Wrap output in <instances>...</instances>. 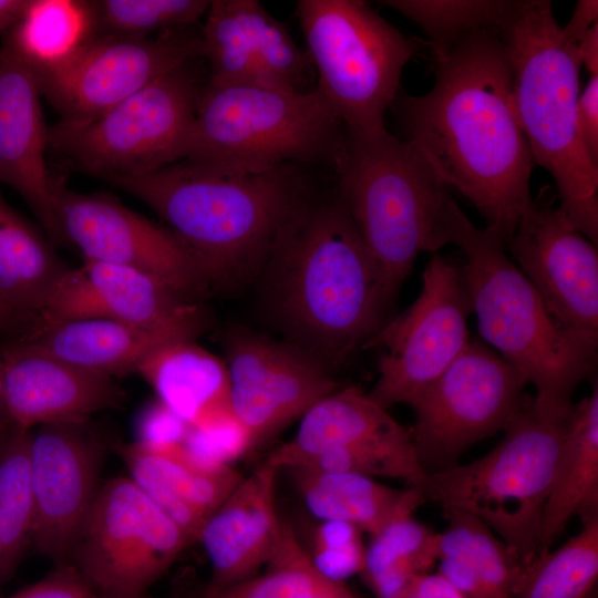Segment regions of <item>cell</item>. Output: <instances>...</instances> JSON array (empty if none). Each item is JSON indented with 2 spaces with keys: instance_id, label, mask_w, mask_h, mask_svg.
Returning <instances> with one entry per match:
<instances>
[{
  "instance_id": "cell-40",
  "label": "cell",
  "mask_w": 598,
  "mask_h": 598,
  "mask_svg": "<svg viewBox=\"0 0 598 598\" xmlns=\"http://www.w3.org/2000/svg\"><path fill=\"white\" fill-rule=\"evenodd\" d=\"M189 425L159 400L147 405L136 423L138 443L151 446L183 444Z\"/></svg>"
},
{
  "instance_id": "cell-38",
  "label": "cell",
  "mask_w": 598,
  "mask_h": 598,
  "mask_svg": "<svg viewBox=\"0 0 598 598\" xmlns=\"http://www.w3.org/2000/svg\"><path fill=\"white\" fill-rule=\"evenodd\" d=\"M206 0H103L92 3L103 34L146 38L153 31L189 28L204 16Z\"/></svg>"
},
{
  "instance_id": "cell-47",
  "label": "cell",
  "mask_w": 598,
  "mask_h": 598,
  "mask_svg": "<svg viewBox=\"0 0 598 598\" xmlns=\"http://www.w3.org/2000/svg\"><path fill=\"white\" fill-rule=\"evenodd\" d=\"M315 598H354V596L343 582L324 579Z\"/></svg>"
},
{
  "instance_id": "cell-1",
  "label": "cell",
  "mask_w": 598,
  "mask_h": 598,
  "mask_svg": "<svg viewBox=\"0 0 598 598\" xmlns=\"http://www.w3.org/2000/svg\"><path fill=\"white\" fill-rule=\"evenodd\" d=\"M434 61L432 89L398 94L392 104L404 140L507 246L533 200L535 164L516 112L508 51L497 31L476 30Z\"/></svg>"
},
{
  "instance_id": "cell-48",
  "label": "cell",
  "mask_w": 598,
  "mask_h": 598,
  "mask_svg": "<svg viewBox=\"0 0 598 598\" xmlns=\"http://www.w3.org/2000/svg\"><path fill=\"white\" fill-rule=\"evenodd\" d=\"M25 317L0 300V332L12 330Z\"/></svg>"
},
{
  "instance_id": "cell-13",
  "label": "cell",
  "mask_w": 598,
  "mask_h": 598,
  "mask_svg": "<svg viewBox=\"0 0 598 598\" xmlns=\"http://www.w3.org/2000/svg\"><path fill=\"white\" fill-rule=\"evenodd\" d=\"M198 58L202 35L184 28L156 38L91 37L63 59L30 69L61 121L80 122Z\"/></svg>"
},
{
  "instance_id": "cell-14",
  "label": "cell",
  "mask_w": 598,
  "mask_h": 598,
  "mask_svg": "<svg viewBox=\"0 0 598 598\" xmlns=\"http://www.w3.org/2000/svg\"><path fill=\"white\" fill-rule=\"evenodd\" d=\"M471 312L460 267L434 255L417 299L389 319L367 347L382 351L379 377L368 395L386 410L408 404L466 348Z\"/></svg>"
},
{
  "instance_id": "cell-17",
  "label": "cell",
  "mask_w": 598,
  "mask_h": 598,
  "mask_svg": "<svg viewBox=\"0 0 598 598\" xmlns=\"http://www.w3.org/2000/svg\"><path fill=\"white\" fill-rule=\"evenodd\" d=\"M506 247L553 317L598 340L597 245L553 207L551 190L532 200Z\"/></svg>"
},
{
  "instance_id": "cell-29",
  "label": "cell",
  "mask_w": 598,
  "mask_h": 598,
  "mask_svg": "<svg viewBox=\"0 0 598 598\" xmlns=\"http://www.w3.org/2000/svg\"><path fill=\"white\" fill-rule=\"evenodd\" d=\"M80 270L86 320L110 319L141 328H156L202 308L159 279L131 267L84 260Z\"/></svg>"
},
{
  "instance_id": "cell-50",
  "label": "cell",
  "mask_w": 598,
  "mask_h": 598,
  "mask_svg": "<svg viewBox=\"0 0 598 598\" xmlns=\"http://www.w3.org/2000/svg\"><path fill=\"white\" fill-rule=\"evenodd\" d=\"M577 598H595V588L581 594L579 597Z\"/></svg>"
},
{
  "instance_id": "cell-36",
  "label": "cell",
  "mask_w": 598,
  "mask_h": 598,
  "mask_svg": "<svg viewBox=\"0 0 598 598\" xmlns=\"http://www.w3.org/2000/svg\"><path fill=\"white\" fill-rule=\"evenodd\" d=\"M380 3L419 25L432 43L433 56L436 58L472 31H498L512 1L384 0Z\"/></svg>"
},
{
  "instance_id": "cell-25",
  "label": "cell",
  "mask_w": 598,
  "mask_h": 598,
  "mask_svg": "<svg viewBox=\"0 0 598 598\" xmlns=\"http://www.w3.org/2000/svg\"><path fill=\"white\" fill-rule=\"evenodd\" d=\"M413 443L411 430L355 386L339 388L312 405L297 433L276 447L266 462L278 471L330 450L364 444Z\"/></svg>"
},
{
  "instance_id": "cell-27",
  "label": "cell",
  "mask_w": 598,
  "mask_h": 598,
  "mask_svg": "<svg viewBox=\"0 0 598 598\" xmlns=\"http://www.w3.org/2000/svg\"><path fill=\"white\" fill-rule=\"evenodd\" d=\"M286 471L313 516L351 524L370 536L426 503L420 487L398 489L362 475L306 467Z\"/></svg>"
},
{
  "instance_id": "cell-45",
  "label": "cell",
  "mask_w": 598,
  "mask_h": 598,
  "mask_svg": "<svg viewBox=\"0 0 598 598\" xmlns=\"http://www.w3.org/2000/svg\"><path fill=\"white\" fill-rule=\"evenodd\" d=\"M577 47L581 64L586 66L590 75H598V23L589 28Z\"/></svg>"
},
{
  "instance_id": "cell-43",
  "label": "cell",
  "mask_w": 598,
  "mask_h": 598,
  "mask_svg": "<svg viewBox=\"0 0 598 598\" xmlns=\"http://www.w3.org/2000/svg\"><path fill=\"white\" fill-rule=\"evenodd\" d=\"M391 598H464L443 576L425 573L411 578Z\"/></svg>"
},
{
  "instance_id": "cell-18",
  "label": "cell",
  "mask_w": 598,
  "mask_h": 598,
  "mask_svg": "<svg viewBox=\"0 0 598 598\" xmlns=\"http://www.w3.org/2000/svg\"><path fill=\"white\" fill-rule=\"evenodd\" d=\"M85 422L43 424L31 433L32 543L58 565L70 564L95 499L102 451Z\"/></svg>"
},
{
  "instance_id": "cell-23",
  "label": "cell",
  "mask_w": 598,
  "mask_h": 598,
  "mask_svg": "<svg viewBox=\"0 0 598 598\" xmlns=\"http://www.w3.org/2000/svg\"><path fill=\"white\" fill-rule=\"evenodd\" d=\"M131 478L195 542L217 507L243 476L228 465H207L192 457L183 444L151 446L138 442L122 450Z\"/></svg>"
},
{
  "instance_id": "cell-33",
  "label": "cell",
  "mask_w": 598,
  "mask_h": 598,
  "mask_svg": "<svg viewBox=\"0 0 598 598\" xmlns=\"http://www.w3.org/2000/svg\"><path fill=\"white\" fill-rule=\"evenodd\" d=\"M436 563V533L409 515L371 536L361 575L377 598H391Z\"/></svg>"
},
{
  "instance_id": "cell-11",
  "label": "cell",
  "mask_w": 598,
  "mask_h": 598,
  "mask_svg": "<svg viewBox=\"0 0 598 598\" xmlns=\"http://www.w3.org/2000/svg\"><path fill=\"white\" fill-rule=\"evenodd\" d=\"M523 374L486 346L470 341L463 352L408 404L421 466L433 473L456 465L467 448L505 431L525 408Z\"/></svg>"
},
{
  "instance_id": "cell-12",
  "label": "cell",
  "mask_w": 598,
  "mask_h": 598,
  "mask_svg": "<svg viewBox=\"0 0 598 598\" xmlns=\"http://www.w3.org/2000/svg\"><path fill=\"white\" fill-rule=\"evenodd\" d=\"M192 542L131 477L99 488L69 565L102 598H144Z\"/></svg>"
},
{
  "instance_id": "cell-41",
  "label": "cell",
  "mask_w": 598,
  "mask_h": 598,
  "mask_svg": "<svg viewBox=\"0 0 598 598\" xmlns=\"http://www.w3.org/2000/svg\"><path fill=\"white\" fill-rule=\"evenodd\" d=\"M8 598H102L79 570L69 564Z\"/></svg>"
},
{
  "instance_id": "cell-3",
  "label": "cell",
  "mask_w": 598,
  "mask_h": 598,
  "mask_svg": "<svg viewBox=\"0 0 598 598\" xmlns=\"http://www.w3.org/2000/svg\"><path fill=\"white\" fill-rule=\"evenodd\" d=\"M105 182L151 207L200 257L214 282L244 276L266 262L308 198L291 164L237 176L178 161Z\"/></svg>"
},
{
  "instance_id": "cell-9",
  "label": "cell",
  "mask_w": 598,
  "mask_h": 598,
  "mask_svg": "<svg viewBox=\"0 0 598 598\" xmlns=\"http://www.w3.org/2000/svg\"><path fill=\"white\" fill-rule=\"evenodd\" d=\"M306 52L322 95L347 132L385 128L415 43L365 1L300 0L296 4Z\"/></svg>"
},
{
  "instance_id": "cell-30",
  "label": "cell",
  "mask_w": 598,
  "mask_h": 598,
  "mask_svg": "<svg viewBox=\"0 0 598 598\" xmlns=\"http://www.w3.org/2000/svg\"><path fill=\"white\" fill-rule=\"evenodd\" d=\"M69 267L0 195V300L39 316Z\"/></svg>"
},
{
  "instance_id": "cell-31",
  "label": "cell",
  "mask_w": 598,
  "mask_h": 598,
  "mask_svg": "<svg viewBox=\"0 0 598 598\" xmlns=\"http://www.w3.org/2000/svg\"><path fill=\"white\" fill-rule=\"evenodd\" d=\"M443 513L447 526L436 533L437 560L462 561L492 598H517L529 564L475 516L452 508Z\"/></svg>"
},
{
  "instance_id": "cell-16",
  "label": "cell",
  "mask_w": 598,
  "mask_h": 598,
  "mask_svg": "<svg viewBox=\"0 0 598 598\" xmlns=\"http://www.w3.org/2000/svg\"><path fill=\"white\" fill-rule=\"evenodd\" d=\"M229 406L255 447L338 390L331 369L293 344L249 331L226 343Z\"/></svg>"
},
{
  "instance_id": "cell-21",
  "label": "cell",
  "mask_w": 598,
  "mask_h": 598,
  "mask_svg": "<svg viewBox=\"0 0 598 598\" xmlns=\"http://www.w3.org/2000/svg\"><path fill=\"white\" fill-rule=\"evenodd\" d=\"M33 73L6 35L0 47V182L32 209L52 240L65 244L58 225L45 154V126Z\"/></svg>"
},
{
  "instance_id": "cell-39",
  "label": "cell",
  "mask_w": 598,
  "mask_h": 598,
  "mask_svg": "<svg viewBox=\"0 0 598 598\" xmlns=\"http://www.w3.org/2000/svg\"><path fill=\"white\" fill-rule=\"evenodd\" d=\"M308 555L318 574L328 580L343 582L361 575L365 555L361 530L348 523L321 520Z\"/></svg>"
},
{
  "instance_id": "cell-8",
  "label": "cell",
  "mask_w": 598,
  "mask_h": 598,
  "mask_svg": "<svg viewBox=\"0 0 598 598\" xmlns=\"http://www.w3.org/2000/svg\"><path fill=\"white\" fill-rule=\"evenodd\" d=\"M571 411L543 409L529 399L484 456L429 473L421 488L425 502L475 516L530 564Z\"/></svg>"
},
{
  "instance_id": "cell-28",
  "label": "cell",
  "mask_w": 598,
  "mask_h": 598,
  "mask_svg": "<svg viewBox=\"0 0 598 598\" xmlns=\"http://www.w3.org/2000/svg\"><path fill=\"white\" fill-rule=\"evenodd\" d=\"M137 372L158 400L192 427L231 411L226 363L194 340L161 349Z\"/></svg>"
},
{
  "instance_id": "cell-10",
  "label": "cell",
  "mask_w": 598,
  "mask_h": 598,
  "mask_svg": "<svg viewBox=\"0 0 598 598\" xmlns=\"http://www.w3.org/2000/svg\"><path fill=\"white\" fill-rule=\"evenodd\" d=\"M189 62L100 115L49 128L48 150L73 167L106 179L176 163L202 89Z\"/></svg>"
},
{
  "instance_id": "cell-15",
  "label": "cell",
  "mask_w": 598,
  "mask_h": 598,
  "mask_svg": "<svg viewBox=\"0 0 598 598\" xmlns=\"http://www.w3.org/2000/svg\"><path fill=\"white\" fill-rule=\"evenodd\" d=\"M51 199L65 243L76 246L84 260L146 272L190 300L214 283L205 262L175 233L115 197L79 193L52 176Z\"/></svg>"
},
{
  "instance_id": "cell-37",
  "label": "cell",
  "mask_w": 598,
  "mask_h": 598,
  "mask_svg": "<svg viewBox=\"0 0 598 598\" xmlns=\"http://www.w3.org/2000/svg\"><path fill=\"white\" fill-rule=\"evenodd\" d=\"M267 570L208 594V598H315L326 578L286 524L281 543Z\"/></svg>"
},
{
  "instance_id": "cell-6",
  "label": "cell",
  "mask_w": 598,
  "mask_h": 598,
  "mask_svg": "<svg viewBox=\"0 0 598 598\" xmlns=\"http://www.w3.org/2000/svg\"><path fill=\"white\" fill-rule=\"evenodd\" d=\"M331 164L338 193L395 296L421 251L447 245L445 185L411 143L386 128L344 130Z\"/></svg>"
},
{
  "instance_id": "cell-34",
  "label": "cell",
  "mask_w": 598,
  "mask_h": 598,
  "mask_svg": "<svg viewBox=\"0 0 598 598\" xmlns=\"http://www.w3.org/2000/svg\"><path fill=\"white\" fill-rule=\"evenodd\" d=\"M92 4L73 0H32L22 20L7 32L29 64L56 62L92 37Z\"/></svg>"
},
{
  "instance_id": "cell-20",
  "label": "cell",
  "mask_w": 598,
  "mask_h": 598,
  "mask_svg": "<svg viewBox=\"0 0 598 598\" xmlns=\"http://www.w3.org/2000/svg\"><path fill=\"white\" fill-rule=\"evenodd\" d=\"M0 350L4 409L19 426L86 422L90 415L122 404L124 396L113 378L74 365L25 338Z\"/></svg>"
},
{
  "instance_id": "cell-26",
  "label": "cell",
  "mask_w": 598,
  "mask_h": 598,
  "mask_svg": "<svg viewBox=\"0 0 598 598\" xmlns=\"http://www.w3.org/2000/svg\"><path fill=\"white\" fill-rule=\"evenodd\" d=\"M598 517V388L574 403L546 499L538 555L549 550L569 520Z\"/></svg>"
},
{
  "instance_id": "cell-5",
  "label": "cell",
  "mask_w": 598,
  "mask_h": 598,
  "mask_svg": "<svg viewBox=\"0 0 598 598\" xmlns=\"http://www.w3.org/2000/svg\"><path fill=\"white\" fill-rule=\"evenodd\" d=\"M513 68L514 102L535 164L553 176L565 219L598 239V165L579 132L581 60L547 0L512 1L499 30Z\"/></svg>"
},
{
  "instance_id": "cell-42",
  "label": "cell",
  "mask_w": 598,
  "mask_h": 598,
  "mask_svg": "<svg viewBox=\"0 0 598 598\" xmlns=\"http://www.w3.org/2000/svg\"><path fill=\"white\" fill-rule=\"evenodd\" d=\"M578 125L582 143L598 165V75H590L578 99Z\"/></svg>"
},
{
  "instance_id": "cell-35",
  "label": "cell",
  "mask_w": 598,
  "mask_h": 598,
  "mask_svg": "<svg viewBox=\"0 0 598 598\" xmlns=\"http://www.w3.org/2000/svg\"><path fill=\"white\" fill-rule=\"evenodd\" d=\"M598 577V517L559 548L529 564L517 598H577L595 588Z\"/></svg>"
},
{
  "instance_id": "cell-44",
  "label": "cell",
  "mask_w": 598,
  "mask_h": 598,
  "mask_svg": "<svg viewBox=\"0 0 598 598\" xmlns=\"http://www.w3.org/2000/svg\"><path fill=\"white\" fill-rule=\"evenodd\" d=\"M598 1L579 0L576 2L569 22L561 27L564 35L573 43L578 44L591 25L597 23Z\"/></svg>"
},
{
  "instance_id": "cell-22",
  "label": "cell",
  "mask_w": 598,
  "mask_h": 598,
  "mask_svg": "<svg viewBox=\"0 0 598 598\" xmlns=\"http://www.w3.org/2000/svg\"><path fill=\"white\" fill-rule=\"evenodd\" d=\"M278 472L265 461L204 523L197 542L212 567L209 592L254 576L276 554L286 528L276 503Z\"/></svg>"
},
{
  "instance_id": "cell-49",
  "label": "cell",
  "mask_w": 598,
  "mask_h": 598,
  "mask_svg": "<svg viewBox=\"0 0 598 598\" xmlns=\"http://www.w3.org/2000/svg\"><path fill=\"white\" fill-rule=\"evenodd\" d=\"M8 421L9 419L6 413L4 401H3V362H2V355H1V350H0V426Z\"/></svg>"
},
{
  "instance_id": "cell-2",
  "label": "cell",
  "mask_w": 598,
  "mask_h": 598,
  "mask_svg": "<svg viewBox=\"0 0 598 598\" xmlns=\"http://www.w3.org/2000/svg\"><path fill=\"white\" fill-rule=\"evenodd\" d=\"M266 262L292 343L330 369L367 349L389 320L395 296L338 192L328 200L308 197Z\"/></svg>"
},
{
  "instance_id": "cell-7",
  "label": "cell",
  "mask_w": 598,
  "mask_h": 598,
  "mask_svg": "<svg viewBox=\"0 0 598 598\" xmlns=\"http://www.w3.org/2000/svg\"><path fill=\"white\" fill-rule=\"evenodd\" d=\"M344 127L316 89H200L181 159L244 176L293 163H332Z\"/></svg>"
},
{
  "instance_id": "cell-32",
  "label": "cell",
  "mask_w": 598,
  "mask_h": 598,
  "mask_svg": "<svg viewBox=\"0 0 598 598\" xmlns=\"http://www.w3.org/2000/svg\"><path fill=\"white\" fill-rule=\"evenodd\" d=\"M30 443V430L10 421L0 426V582L13 575L32 542Z\"/></svg>"
},
{
  "instance_id": "cell-4",
  "label": "cell",
  "mask_w": 598,
  "mask_h": 598,
  "mask_svg": "<svg viewBox=\"0 0 598 598\" xmlns=\"http://www.w3.org/2000/svg\"><path fill=\"white\" fill-rule=\"evenodd\" d=\"M444 225L447 243L465 255L460 271L481 337L533 384L537 406L571 409L575 390L596 371L598 340L556 320L501 236L477 228L451 197Z\"/></svg>"
},
{
  "instance_id": "cell-24",
  "label": "cell",
  "mask_w": 598,
  "mask_h": 598,
  "mask_svg": "<svg viewBox=\"0 0 598 598\" xmlns=\"http://www.w3.org/2000/svg\"><path fill=\"white\" fill-rule=\"evenodd\" d=\"M206 324L207 317L200 308L156 328L87 319L53 324L22 338L84 370L113 378L137 372L144 362L167 346L194 340Z\"/></svg>"
},
{
  "instance_id": "cell-46",
  "label": "cell",
  "mask_w": 598,
  "mask_h": 598,
  "mask_svg": "<svg viewBox=\"0 0 598 598\" xmlns=\"http://www.w3.org/2000/svg\"><path fill=\"white\" fill-rule=\"evenodd\" d=\"M32 0H0V32H8L25 16Z\"/></svg>"
},
{
  "instance_id": "cell-19",
  "label": "cell",
  "mask_w": 598,
  "mask_h": 598,
  "mask_svg": "<svg viewBox=\"0 0 598 598\" xmlns=\"http://www.w3.org/2000/svg\"><path fill=\"white\" fill-rule=\"evenodd\" d=\"M210 85L300 91L311 62L257 0H213L200 32Z\"/></svg>"
}]
</instances>
